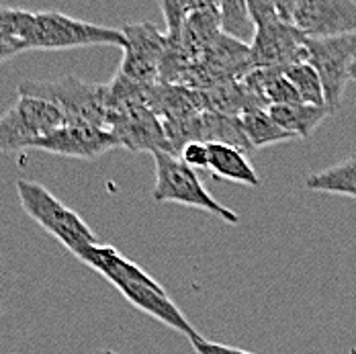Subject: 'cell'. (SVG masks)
I'll return each instance as SVG.
<instances>
[{
  "instance_id": "4fadbf2b",
  "label": "cell",
  "mask_w": 356,
  "mask_h": 354,
  "mask_svg": "<svg viewBox=\"0 0 356 354\" xmlns=\"http://www.w3.org/2000/svg\"><path fill=\"white\" fill-rule=\"evenodd\" d=\"M273 121L293 138H312L314 131L320 127V123L330 115L325 106L305 105V103H293V105H275L266 108Z\"/></svg>"
},
{
  "instance_id": "7a4b0ae2",
  "label": "cell",
  "mask_w": 356,
  "mask_h": 354,
  "mask_svg": "<svg viewBox=\"0 0 356 354\" xmlns=\"http://www.w3.org/2000/svg\"><path fill=\"white\" fill-rule=\"evenodd\" d=\"M21 43L25 51L29 49L56 51V49L92 47V45H113L125 49V35L121 29L86 23L54 10H43V13L23 10Z\"/></svg>"
},
{
  "instance_id": "ba28073f",
  "label": "cell",
  "mask_w": 356,
  "mask_h": 354,
  "mask_svg": "<svg viewBox=\"0 0 356 354\" xmlns=\"http://www.w3.org/2000/svg\"><path fill=\"white\" fill-rule=\"evenodd\" d=\"M66 125L58 106L33 97H17L15 105L0 115V152L31 150L33 142Z\"/></svg>"
},
{
  "instance_id": "6da1fadb",
  "label": "cell",
  "mask_w": 356,
  "mask_h": 354,
  "mask_svg": "<svg viewBox=\"0 0 356 354\" xmlns=\"http://www.w3.org/2000/svg\"><path fill=\"white\" fill-rule=\"evenodd\" d=\"M78 260L103 275L134 307H138L145 316L162 321L164 325L177 330L188 340L199 334L178 309L177 303L170 299L166 289L152 275L140 268L134 260L125 258L119 250L108 244H97L82 252Z\"/></svg>"
},
{
  "instance_id": "44dd1931",
  "label": "cell",
  "mask_w": 356,
  "mask_h": 354,
  "mask_svg": "<svg viewBox=\"0 0 356 354\" xmlns=\"http://www.w3.org/2000/svg\"><path fill=\"white\" fill-rule=\"evenodd\" d=\"M348 80H350V82H356V60L353 62L350 70H348Z\"/></svg>"
},
{
  "instance_id": "52a82bcc",
  "label": "cell",
  "mask_w": 356,
  "mask_h": 354,
  "mask_svg": "<svg viewBox=\"0 0 356 354\" xmlns=\"http://www.w3.org/2000/svg\"><path fill=\"white\" fill-rule=\"evenodd\" d=\"M286 25L307 39H327L356 33V0H301L275 2Z\"/></svg>"
},
{
  "instance_id": "8fae6325",
  "label": "cell",
  "mask_w": 356,
  "mask_h": 354,
  "mask_svg": "<svg viewBox=\"0 0 356 354\" xmlns=\"http://www.w3.org/2000/svg\"><path fill=\"white\" fill-rule=\"evenodd\" d=\"M115 147H121L119 138L111 129L95 125H62L31 145V150L80 160L101 158Z\"/></svg>"
},
{
  "instance_id": "7c38bea8",
  "label": "cell",
  "mask_w": 356,
  "mask_h": 354,
  "mask_svg": "<svg viewBox=\"0 0 356 354\" xmlns=\"http://www.w3.org/2000/svg\"><path fill=\"white\" fill-rule=\"evenodd\" d=\"M209 143V172L215 178L252 186V188L260 186V178L256 175L254 166L250 164L248 154L227 143Z\"/></svg>"
},
{
  "instance_id": "ac0fdd59",
  "label": "cell",
  "mask_w": 356,
  "mask_h": 354,
  "mask_svg": "<svg viewBox=\"0 0 356 354\" xmlns=\"http://www.w3.org/2000/svg\"><path fill=\"white\" fill-rule=\"evenodd\" d=\"M21 21H23L21 8L0 6V62H6L17 54L25 51L21 43Z\"/></svg>"
},
{
  "instance_id": "8992f818",
  "label": "cell",
  "mask_w": 356,
  "mask_h": 354,
  "mask_svg": "<svg viewBox=\"0 0 356 354\" xmlns=\"http://www.w3.org/2000/svg\"><path fill=\"white\" fill-rule=\"evenodd\" d=\"M156 182L152 197L156 203H177L184 207H195L211 213L229 225H238V213L221 205L213 195L205 188L199 175L188 168L172 152H154Z\"/></svg>"
},
{
  "instance_id": "2e32d148",
  "label": "cell",
  "mask_w": 356,
  "mask_h": 354,
  "mask_svg": "<svg viewBox=\"0 0 356 354\" xmlns=\"http://www.w3.org/2000/svg\"><path fill=\"white\" fill-rule=\"evenodd\" d=\"M285 78L299 95L301 103L314 106H325V97H323V86H321L320 76L316 68L309 62L293 64L283 70Z\"/></svg>"
},
{
  "instance_id": "9c48e42d",
  "label": "cell",
  "mask_w": 356,
  "mask_h": 354,
  "mask_svg": "<svg viewBox=\"0 0 356 354\" xmlns=\"http://www.w3.org/2000/svg\"><path fill=\"white\" fill-rule=\"evenodd\" d=\"M307 62L316 68L323 86L325 108L336 113L342 106V97L346 90L348 70L356 60V33L327 39H307Z\"/></svg>"
},
{
  "instance_id": "9a60e30c",
  "label": "cell",
  "mask_w": 356,
  "mask_h": 354,
  "mask_svg": "<svg viewBox=\"0 0 356 354\" xmlns=\"http://www.w3.org/2000/svg\"><path fill=\"white\" fill-rule=\"evenodd\" d=\"M242 134L250 143V147H264V145H273V143H283L289 140H295L291 134L283 131L273 117L268 115L266 108H250L242 111V115L238 117Z\"/></svg>"
},
{
  "instance_id": "603a6c76",
  "label": "cell",
  "mask_w": 356,
  "mask_h": 354,
  "mask_svg": "<svg viewBox=\"0 0 356 354\" xmlns=\"http://www.w3.org/2000/svg\"><path fill=\"white\" fill-rule=\"evenodd\" d=\"M2 312H4V307H2V303H0V316H2Z\"/></svg>"
},
{
  "instance_id": "277c9868",
  "label": "cell",
  "mask_w": 356,
  "mask_h": 354,
  "mask_svg": "<svg viewBox=\"0 0 356 354\" xmlns=\"http://www.w3.org/2000/svg\"><path fill=\"white\" fill-rule=\"evenodd\" d=\"M17 195L23 211L47 234H51L64 248L70 250L76 258H80V254L88 248L101 244L92 227L43 184L35 180L19 178Z\"/></svg>"
},
{
  "instance_id": "5b68a950",
  "label": "cell",
  "mask_w": 356,
  "mask_h": 354,
  "mask_svg": "<svg viewBox=\"0 0 356 354\" xmlns=\"http://www.w3.org/2000/svg\"><path fill=\"white\" fill-rule=\"evenodd\" d=\"M254 23L248 64L254 70H285L307 62L305 35L281 21L275 2H246Z\"/></svg>"
},
{
  "instance_id": "30bf717a",
  "label": "cell",
  "mask_w": 356,
  "mask_h": 354,
  "mask_svg": "<svg viewBox=\"0 0 356 354\" xmlns=\"http://www.w3.org/2000/svg\"><path fill=\"white\" fill-rule=\"evenodd\" d=\"M121 31L125 35V49L117 76L138 86H154L160 80L168 49L166 35H162L160 29L147 21L125 25Z\"/></svg>"
},
{
  "instance_id": "d6986e66",
  "label": "cell",
  "mask_w": 356,
  "mask_h": 354,
  "mask_svg": "<svg viewBox=\"0 0 356 354\" xmlns=\"http://www.w3.org/2000/svg\"><path fill=\"white\" fill-rule=\"evenodd\" d=\"M188 168L197 170H209V143L203 140H191L180 147L178 156Z\"/></svg>"
},
{
  "instance_id": "5bb4252c",
  "label": "cell",
  "mask_w": 356,
  "mask_h": 354,
  "mask_svg": "<svg viewBox=\"0 0 356 354\" xmlns=\"http://www.w3.org/2000/svg\"><path fill=\"white\" fill-rule=\"evenodd\" d=\"M305 188L312 193L356 199V156L346 158L330 168H323L320 172L307 177Z\"/></svg>"
},
{
  "instance_id": "e0dca14e",
  "label": "cell",
  "mask_w": 356,
  "mask_h": 354,
  "mask_svg": "<svg viewBox=\"0 0 356 354\" xmlns=\"http://www.w3.org/2000/svg\"><path fill=\"white\" fill-rule=\"evenodd\" d=\"M219 29L234 41L254 37V23L246 2H219Z\"/></svg>"
},
{
  "instance_id": "3957f363",
  "label": "cell",
  "mask_w": 356,
  "mask_h": 354,
  "mask_svg": "<svg viewBox=\"0 0 356 354\" xmlns=\"http://www.w3.org/2000/svg\"><path fill=\"white\" fill-rule=\"evenodd\" d=\"M17 92L58 106L66 125H95L108 129V84L64 76L58 80H25L19 84Z\"/></svg>"
},
{
  "instance_id": "ffe728a7",
  "label": "cell",
  "mask_w": 356,
  "mask_h": 354,
  "mask_svg": "<svg viewBox=\"0 0 356 354\" xmlns=\"http://www.w3.org/2000/svg\"><path fill=\"white\" fill-rule=\"evenodd\" d=\"M195 348L197 354H254L248 351H242V348H236V346H229V344H221V342H211V340H205L201 334L193 336L188 340Z\"/></svg>"
},
{
  "instance_id": "7402d4cb",
  "label": "cell",
  "mask_w": 356,
  "mask_h": 354,
  "mask_svg": "<svg viewBox=\"0 0 356 354\" xmlns=\"http://www.w3.org/2000/svg\"><path fill=\"white\" fill-rule=\"evenodd\" d=\"M97 354H119V353H115V351H111V348H103V351H99Z\"/></svg>"
}]
</instances>
